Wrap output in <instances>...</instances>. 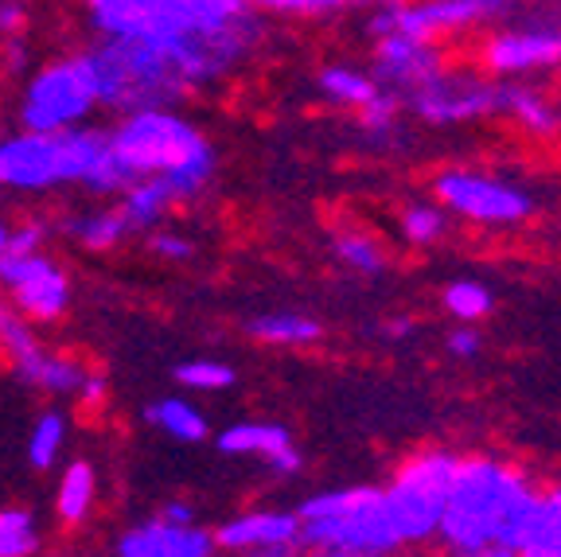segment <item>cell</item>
Segmentation results:
<instances>
[{
    "mask_svg": "<svg viewBox=\"0 0 561 557\" xmlns=\"http://www.w3.org/2000/svg\"><path fill=\"white\" fill-rule=\"evenodd\" d=\"M293 514L300 523V549L308 554L335 549L355 557H390L394 549H402L382 488H370V484L316 491Z\"/></svg>",
    "mask_w": 561,
    "mask_h": 557,
    "instance_id": "cell-4",
    "label": "cell"
},
{
    "mask_svg": "<svg viewBox=\"0 0 561 557\" xmlns=\"http://www.w3.org/2000/svg\"><path fill=\"white\" fill-rule=\"evenodd\" d=\"M340 9H343L340 0H270V4H262V16L270 12V16L320 20V16H332V12H340Z\"/></svg>",
    "mask_w": 561,
    "mask_h": 557,
    "instance_id": "cell-35",
    "label": "cell"
},
{
    "mask_svg": "<svg viewBox=\"0 0 561 557\" xmlns=\"http://www.w3.org/2000/svg\"><path fill=\"white\" fill-rule=\"evenodd\" d=\"M538 503L542 496L518 468L491 456H465L456 461L437 538L453 554H476V549L518 554Z\"/></svg>",
    "mask_w": 561,
    "mask_h": 557,
    "instance_id": "cell-1",
    "label": "cell"
},
{
    "mask_svg": "<svg viewBox=\"0 0 561 557\" xmlns=\"http://www.w3.org/2000/svg\"><path fill=\"white\" fill-rule=\"evenodd\" d=\"M316 87H320V94H328L340 105H351V110H367L378 98V82L367 70L355 67H324L316 75Z\"/></svg>",
    "mask_w": 561,
    "mask_h": 557,
    "instance_id": "cell-26",
    "label": "cell"
},
{
    "mask_svg": "<svg viewBox=\"0 0 561 557\" xmlns=\"http://www.w3.org/2000/svg\"><path fill=\"white\" fill-rule=\"evenodd\" d=\"M145 421H149L157 433L172 436V441H180V444H199V441H207V436H210L207 413H203L192 398H184V394L157 398L149 410H145Z\"/></svg>",
    "mask_w": 561,
    "mask_h": 557,
    "instance_id": "cell-22",
    "label": "cell"
},
{
    "mask_svg": "<svg viewBox=\"0 0 561 557\" xmlns=\"http://www.w3.org/2000/svg\"><path fill=\"white\" fill-rule=\"evenodd\" d=\"M9 320H12V312H9V305H4V296H0V336H4V328H9Z\"/></svg>",
    "mask_w": 561,
    "mask_h": 557,
    "instance_id": "cell-46",
    "label": "cell"
},
{
    "mask_svg": "<svg viewBox=\"0 0 561 557\" xmlns=\"http://www.w3.org/2000/svg\"><path fill=\"white\" fill-rule=\"evenodd\" d=\"M448 230V215L437 203H413L402 211V238L413 246H433Z\"/></svg>",
    "mask_w": 561,
    "mask_h": 557,
    "instance_id": "cell-31",
    "label": "cell"
},
{
    "mask_svg": "<svg viewBox=\"0 0 561 557\" xmlns=\"http://www.w3.org/2000/svg\"><path fill=\"white\" fill-rule=\"evenodd\" d=\"M157 519L168 526H195V507L187 503V499H168L157 511Z\"/></svg>",
    "mask_w": 561,
    "mask_h": 557,
    "instance_id": "cell-40",
    "label": "cell"
},
{
    "mask_svg": "<svg viewBox=\"0 0 561 557\" xmlns=\"http://www.w3.org/2000/svg\"><path fill=\"white\" fill-rule=\"evenodd\" d=\"M70 441V418L62 410H44L27 429V464L35 471H51L59 468L62 453H67Z\"/></svg>",
    "mask_w": 561,
    "mask_h": 557,
    "instance_id": "cell-24",
    "label": "cell"
},
{
    "mask_svg": "<svg viewBox=\"0 0 561 557\" xmlns=\"http://www.w3.org/2000/svg\"><path fill=\"white\" fill-rule=\"evenodd\" d=\"M507 16V4L495 0H433V4H386L367 20L370 39L382 35H405L413 44H433L437 47L440 35L465 32L483 20Z\"/></svg>",
    "mask_w": 561,
    "mask_h": 557,
    "instance_id": "cell-11",
    "label": "cell"
},
{
    "mask_svg": "<svg viewBox=\"0 0 561 557\" xmlns=\"http://www.w3.org/2000/svg\"><path fill=\"white\" fill-rule=\"evenodd\" d=\"M51 235H55V227L47 223V218H20V223H12V230H9V253L47 250Z\"/></svg>",
    "mask_w": 561,
    "mask_h": 557,
    "instance_id": "cell-33",
    "label": "cell"
},
{
    "mask_svg": "<svg viewBox=\"0 0 561 557\" xmlns=\"http://www.w3.org/2000/svg\"><path fill=\"white\" fill-rule=\"evenodd\" d=\"M433 195L445 215L468 218V223H488V227H507V223H523L535 215V200L515 187V183L500 180V175L472 172V168H445L433 180Z\"/></svg>",
    "mask_w": 561,
    "mask_h": 557,
    "instance_id": "cell-10",
    "label": "cell"
},
{
    "mask_svg": "<svg viewBox=\"0 0 561 557\" xmlns=\"http://www.w3.org/2000/svg\"><path fill=\"white\" fill-rule=\"evenodd\" d=\"M32 70H35V55L27 39H4V44H0V75H4V79L24 82Z\"/></svg>",
    "mask_w": 561,
    "mask_h": 557,
    "instance_id": "cell-36",
    "label": "cell"
},
{
    "mask_svg": "<svg viewBox=\"0 0 561 557\" xmlns=\"http://www.w3.org/2000/svg\"><path fill=\"white\" fill-rule=\"evenodd\" d=\"M222 456H262L277 476L300 471V453L293 433L280 421H234L215 436Z\"/></svg>",
    "mask_w": 561,
    "mask_h": 557,
    "instance_id": "cell-18",
    "label": "cell"
},
{
    "mask_svg": "<svg viewBox=\"0 0 561 557\" xmlns=\"http://www.w3.org/2000/svg\"><path fill=\"white\" fill-rule=\"evenodd\" d=\"M0 296L9 300V312L27 328L59 323L70 312V285L67 265L55 253H4L0 258Z\"/></svg>",
    "mask_w": 561,
    "mask_h": 557,
    "instance_id": "cell-9",
    "label": "cell"
},
{
    "mask_svg": "<svg viewBox=\"0 0 561 557\" xmlns=\"http://www.w3.org/2000/svg\"><path fill=\"white\" fill-rule=\"evenodd\" d=\"M305 549H300V542H289V546H265V549H254V554L245 557H300Z\"/></svg>",
    "mask_w": 561,
    "mask_h": 557,
    "instance_id": "cell-42",
    "label": "cell"
},
{
    "mask_svg": "<svg viewBox=\"0 0 561 557\" xmlns=\"http://www.w3.org/2000/svg\"><path fill=\"white\" fill-rule=\"evenodd\" d=\"M27 27H32V9L20 0H4L0 4V44L4 39H27Z\"/></svg>",
    "mask_w": 561,
    "mask_h": 557,
    "instance_id": "cell-37",
    "label": "cell"
},
{
    "mask_svg": "<svg viewBox=\"0 0 561 557\" xmlns=\"http://www.w3.org/2000/svg\"><path fill=\"white\" fill-rule=\"evenodd\" d=\"M59 187H82L94 203L117 200L133 187L102 125H82L59 137L24 129L0 137V192L47 195Z\"/></svg>",
    "mask_w": 561,
    "mask_h": 557,
    "instance_id": "cell-2",
    "label": "cell"
},
{
    "mask_svg": "<svg viewBox=\"0 0 561 557\" xmlns=\"http://www.w3.org/2000/svg\"><path fill=\"white\" fill-rule=\"evenodd\" d=\"M456 461L460 456L440 453V448L417 453L398 464V471L382 488L386 511H390V523H394L402 546H421V542L437 538L440 519H445L448 488H453Z\"/></svg>",
    "mask_w": 561,
    "mask_h": 557,
    "instance_id": "cell-8",
    "label": "cell"
},
{
    "mask_svg": "<svg viewBox=\"0 0 561 557\" xmlns=\"http://www.w3.org/2000/svg\"><path fill=\"white\" fill-rule=\"evenodd\" d=\"M44 549L39 519L27 507H0V557H35Z\"/></svg>",
    "mask_w": 561,
    "mask_h": 557,
    "instance_id": "cell-27",
    "label": "cell"
},
{
    "mask_svg": "<svg viewBox=\"0 0 561 557\" xmlns=\"http://www.w3.org/2000/svg\"><path fill=\"white\" fill-rule=\"evenodd\" d=\"M413 328H417V323H413L410 316H394V320L382 323V336H386V340H405Z\"/></svg>",
    "mask_w": 561,
    "mask_h": 557,
    "instance_id": "cell-41",
    "label": "cell"
},
{
    "mask_svg": "<svg viewBox=\"0 0 561 557\" xmlns=\"http://www.w3.org/2000/svg\"><path fill=\"white\" fill-rule=\"evenodd\" d=\"M448 355H456V359H472V355H480V348H483V340H480V331L476 328H456V331H448Z\"/></svg>",
    "mask_w": 561,
    "mask_h": 557,
    "instance_id": "cell-39",
    "label": "cell"
},
{
    "mask_svg": "<svg viewBox=\"0 0 561 557\" xmlns=\"http://www.w3.org/2000/svg\"><path fill=\"white\" fill-rule=\"evenodd\" d=\"M0 355H4V363H9V371L20 383L39 394H51V398H75L90 371L79 355L47 348V343L35 336V328L20 323L16 316H12L4 336H0Z\"/></svg>",
    "mask_w": 561,
    "mask_h": 557,
    "instance_id": "cell-12",
    "label": "cell"
},
{
    "mask_svg": "<svg viewBox=\"0 0 561 557\" xmlns=\"http://www.w3.org/2000/svg\"><path fill=\"white\" fill-rule=\"evenodd\" d=\"M453 557H515L507 549H476V554H453Z\"/></svg>",
    "mask_w": 561,
    "mask_h": 557,
    "instance_id": "cell-45",
    "label": "cell"
},
{
    "mask_svg": "<svg viewBox=\"0 0 561 557\" xmlns=\"http://www.w3.org/2000/svg\"><path fill=\"white\" fill-rule=\"evenodd\" d=\"M561 62V32L553 27H507L483 44V67L503 75H526V70L558 67Z\"/></svg>",
    "mask_w": 561,
    "mask_h": 557,
    "instance_id": "cell-15",
    "label": "cell"
},
{
    "mask_svg": "<svg viewBox=\"0 0 561 557\" xmlns=\"http://www.w3.org/2000/svg\"><path fill=\"white\" fill-rule=\"evenodd\" d=\"M445 70V59L433 44H413L405 35H382L375 39V70L370 79L378 82V90L394 94L398 102L421 90L425 82H433Z\"/></svg>",
    "mask_w": 561,
    "mask_h": 557,
    "instance_id": "cell-14",
    "label": "cell"
},
{
    "mask_svg": "<svg viewBox=\"0 0 561 557\" xmlns=\"http://www.w3.org/2000/svg\"><path fill=\"white\" fill-rule=\"evenodd\" d=\"M215 549L222 554H254L265 546H289L300 542V523L293 511H265V507H250V511L230 514L227 523H219V531H210Z\"/></svg>",
    "mask_w": 561,
    "mask_h": 557,
    "instance_id": "cell-17",
    "label": "cell"
},
{
    "mask_svg": "<svg viewBox=\"0 0 561 557\" xmlns=\"http://www.w3.org/2000/svg\"><path fill=\"white\" fill-rule=\"evenodd\" d=\"M98 87V105L110 114H140V110H175L192 98L184 79L175 75L168 55L149 39L82 47Z\"/></svg>",
    "mask_w": 561,
    "mask_h": 557,
    "instance_id": "cell-5",
    "label": "cell"
},
{
    "mask_svg": "<svg viewBox=\"0 0 561 557\" xmlns=\"http://www.w3.org/2000/svg\"><path fill=\"white\" fill-rule=\"evenodd\" d=\"M332 250H335V258H340V262L347 265V270L363 273V277H378V273L386 270V250H382V242H378L375 235H367V230H355V227L335 230Z\"/></svg>",
    "mask_w": 561,
    "mask_h": 557,
    "instance_id": "cell-28",
    "label": "cell"
},
{
    "mask_svg": "<svg viewBox=\"0 0 561 557\" xmlns=\"http://www.w3.org/2000/svg\"><path fill=\"white\" fill-rule=\"evenodd\" d=\"M149 238V253L157 258V262H168V265H184V262H192L195 258V242H192V235H184V230H172V227H160V230H152V235H145Z\"/></svg>",
    "mask_w": 561,
    "mask_h": 557,
    "instance_id": "cell-32",
    "label": "cell"
},
{
    "mask_svg": "<svg viewBox=\"0 0 561 557\" xmlns=\"http://www.w3.org/2000/svg\"><path fill=\"white\" fill-rule=\"evenodd\" d=\"M305 557H355V554H335V549H316V554H305Z\"/></svg>",
    "mask_w": 561,
    "mask_h": 557,
    "instance_id": "cell-47",
    "label": "cell"
},
{
    "mask_svg": "<svg viewBox=\"0 0 561 557\" xmlns=\"http://www.w3.org/2000/svg\"><path fill=\"white\" fill-rule=\"evenodd\" d=\"M542 499H546V507H550V511L561 519V484H558V488H553V491H546Z\"/></svg>",
    "mask_w": 561,
    "mask_h": 557,
    "instance_id": "cell-43",
    "label": "cell"
},
{
    "mask_svg": "<svg viewBox=\"0 0 561 557\" xmlns=\"http://www.w3.org/2000/svg\"><path fill=\"white\" fill-rule=\"evenodd\" d=\"M51 227H55V235L70 238V242L87 253H110L133 238L129 227H125L122 211H117L114 203H90V207L55 218Z\"/></svg>",
    "mask_w": 561,
    "mask_h": 557,
    "instance_id": "cell-19",
    "label": "cell"
},
{
    "mask_svg": "<svg viewBox=\"0 0 561 557\" xmlns=\"http://www.w3.org/2000/svg\"><path fill=\"white\" fill-rule=\"evenodd\" d=\"M515 557H546V554H515Z\"/></svg>",
    "mask_w": 561,
    "mask_h": 557,
    "instance_id": "cell-48",
    "label": "cell"
},
{
    "mask_svg": "<svg viewBox=\"0 0 561 557\" xmlns=\"http://www.w3.org/2000/svg\"><path fill=\"white\" fill-rule=\"evenodd\" d=\"M175 383L192 394H219L234 386V366L222 359H187L175 366Z\"/></svg>",
    "mask_w": 561,
    "mask_h": 557,
    "instance_id": "cell-29",
    "label": "cell"
},
{
    "mask_svg": "<svg viewBox=\"0 0 561 557\" xmlns=\"http://www.w3.org/2000/svg\"><path fill=\"white\" fill-rule=\"evenodd\" d=\"M110 148L133 183L160 180L175 203L199 200L215 180L219 152L210 137L180 110H140L110 125Z\"/></svg>",
    "mask_w": 561,
    "mask_h": 557,
    "instance_id": "cell-3",
    "label": "cell"
},
{
    "mask_svg": "<svg viewBox=\"0 0 561 557\" xmlns=\"http://www.w3.org/2000/svg\"><path fill=\"white\" fill-rule=\"evenodd\" d=\"M98 87L90 75V62L82 52H62L20 82L16 122L24 133L59 137V133L82 129L98 114Z\"/></svg>",
    "mask_w": 561,
    "mask_h": 557,
    "instance_id": "cell-7",
    "label": "cell"
},
{
    "mask_svg": "<svg viewBox=\"0 0 561 557\" xmlns=\"http://www.w3.org/2000/svg\"><path fill=\"white\" fill-rule=\"evenodd\" d=\"M402 105L425 125H465L500 114V82L480 79L472 70H440L437 79L413 90Z\"/></svg>",
    "mask_w": 561,
    "mask_h": 557,
    "instance_id": "cell-13",
    "label": "cell"
},
{
    "mask_svg": "<svg viewBox=\"0 0 561 557\" xmlns=\"http://www.w3.org/2000/svg\"><path fill=\"white\" fill-rule=\"evenodd\" d=\"M245 331H250V340L265 343V348H308L324 336L320 320L300 312H262L245 323Z\"/></svg>",
    "mask_w": 561,
    "mask_h": 557,
    "instance_id": "cell-23",
    "label": "cell"
},
{
    "mask_svg": "<svg viewBox=\"0 0 561 557\" xmlns=\"http://www.w3.org/2000/svg\"><path fill=\"white\" fill-rule=\"evenodd\" d=\"M114 554L117 557H215L219 549H215L210 531H203L199 523L168 526L152 514V519H145V523L117 534Z\"/></svg>",
    "mask_w": 561,
    "mask_h": 557,
    "instance_id": "cell-16",
    "label": "cell"
},
{
    "mask_svg": "<svg viewBox=\"0 0 561 557\" xmlns=\"http://www.w3.org/2000/svg\"><path fill=\"white\" fill-rule=\"evenodd\" d=\"M114 207L122 211L129 235H152V230H160L172 218V211L180 203H175V195L160 180H137L133 187H125L117 195Z\"/></svg>",
    "mask_w": 561,
    "mask_h": 557,
    "instance_id": "cell-20",
    "label": "cell"
},
{
    "mask_svg": "<svg viewBox=\"0 0 561 557\" xmlns=\"http://www.w3.org/2000/svg\"><path fill=\"white\" fill-rule=\"evenodd\" d=\"M9 230H12V223L4 215H0V258L9 253Z\"/></svg>",
    "mask_w": 561,
    "mask_h": 557,
    "instance_id": "cell-44",
    "label": "cell"
},
{
    "mask_svg": "<svg viewBox=\"0 0 561 557\" xmlns=\"http://www.w3.org/2000/svg\"><path fill=\"white\" fill-rule=\"evenodd\" d=\"M398 114H402V102H398L394 94H386V90H378V98L367 105V110H359V125L370 133V137H386V133L394 129Z\"/></svg>",
    "mask_w": 561,
    "mask_h": 557,
    "instance_id": "cell-34",
    "label": "cell"
},
{
    "mask_svg": "<svg viewBox=\"0 0 561 557\" xmlns=\"http://www.w3.org/2000/svg\"><path fill=\"white\" fill-rule=\"evenodd\" d=\"M491 305H495V296H491V288L480 285V281H453V285L445 288V308L465 323V328L483 320V316L491 312Z\"/></svg>",
    "mask_w": 561,
    "mask_h": 557,
    "instance_id": "cell-30",
    "label": "cell"
},
{
    "mask_svg": "<svg viewBox=\"0 0 561 557\" xmlns=\"http://www.w3.org/2000/svg\"><path fill=\"white\" fill-rule=\"evenodd\" d=\"M245 9V0H90L82 20L94 32V44H125L222 27Z\"/></svg>",
    "mask_w": 561,
    "mask_h": 557,
    "instance_id": "cell-6",
    "label": "cell"
},
{
    "mask_svg": "<svg viewBox=\"0 0 561 557\" xmlns=\"http://www.w3.org/2000/svg\"><path fill=\"white\" fill-rule=\"evenodd\" d=\"M98 503V471L90 461H67L55 484V519L62 526H82Z\"/></svg>",
    "mask_w": 561,
    "mask_h": 557,
    "instance_id": "cell-21",
    "label": "cell"
},
{
    "mask_svg": "<svg viewBox=\"0 0 561 557\" xmlns=\"http://www.w3.org/2000/svg\"><path fill=\"white\" fill-rule=\"evenodd\" d=\"M500 114L515 117L523 129L538 133V137H550L558 133V114L542 94H535L530 87H507L500 82Z\"/></svg>",
    "mask_w": 561,
    "mask_h": 557,
    "instance_id": "cell-25",
    "label": "cell"
},
{
    "mask_svg": "<svg viewBox=\"0 0 561 557\" xmlns=\"http://www.w3.org/2000/svg\"><path fill=\"white\" fill-rule=\"evenodd\" d=\"M75 401H79V410H87V413L105 410V401H110V378H105L102 371H87V378H82Z\"/></svg>",
    "mask_w": 561,
    "mask_h": 557,
    "instance_id": "cell-38",
    "label": "cell"
}]
</instances>
